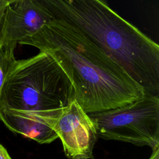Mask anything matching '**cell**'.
Wrapping results in <instances>:
<instances>
[{"instance_id":"6da1fadb","label":"cell","mask_w":159,"mask_h":159,"mask_svg":"<svg viewBox=\"0 0 159 159\" xmlns=\"http://www.w3.org/2000/svg\"><path fill=\"white\" fill-rule=\"evenodd\" d=\"M50 55L71 81L75 100L87 114L116 109L143 96L127 72L77 28L54 18L21 41Z\"/></svg>"},{"instance_id":"7a4b0ae2","label":"cell","mask_w":159,"mask_h":159,"mask_svg":"<svg viewBox=\"0 0 159 159\" xmlns=\"http://www.w3.org/2000/svg\"><path fill=\"white\" fill-rule=\"evenodd\" d=\"M53 16L77 28L144 90L159 96V46L101 0H42Z\"/></svg>"},{"instance_id":"3957f363","label":"cell","mask_w":159,"mask_h":159,"mask_svg":"<svg viewBox=\"0 0 159 159\" xmlns=\"http://www.w3.org/2000/svg\"><path fill=\"white\" fill-rule=\"evenodd\" d=\"M75 99L65 73L50 55L40 52L12 63L2 88L0 109L58 118Z\"/></svg>"},{"instance_id":"277c9868","label":"cell","mask_w":159,"mask_h":159,"mask_svg":"<svg viewBox=\"0 0 159 159\" xmlns=\"http://www.w3.org/2000/svg\"><path fill=\"white\" fill-rule=\"evenodd\" d=\"M98 137L137 146H159V96L145 94L127 105L88 114Z\"/></svg>"},{"instance_id":"5b68a950","label":"cell","mask_w":159,"mask_h":159,"mask_svg":"<svg viewBox=\"0 0 159 159\" xmlns=\"http://www.w3.org/2000/svg\"><path fill=\"white\" fill-rule=\"evenodd\" d=\"M54 130L69 159L93 158L98 138L94 122L75 99L57 119Z\"/></svg>"},{"instance_id":"8992f818","label":"cell","mask_w":159,"mask_h":159,"mask_svg":"<svg viewBox=\"0 0 159 159\" xmlns=\"http://www.w3.org/2000/svg\"><path fill=\"white\" fill-rule=\"evenodd\" d=\"M53 19L42 0H12L0 27V47L15 49Z\"/></svg>"},{"instance_id":"52a82bcc","label":"cell","mask_w":159,"mask_h":159,"mask_svg":"<svg viewBox=\"0 0 159 159\" xmlns=\"http://www.w3.org/2000/svg\"><path fill=\"white\" fill-rule=\"evenodd\" d=\"M58 118L0 109V120L9 130L40 144L50 143L58 138L54 130Z\"/></svg>"},{"instance_id":"ba28073f","label":"cell","mask_w":159,"mask_h":159,"mask_svg":"<svg viewBox=\"0 0 159 159\" xmlns=\"http://www.w3.org/2000/svg\"><path fill=\"white\" fill-rule=\"evenodd\" d=\"M14 50L0 47V97L9 70L16 60L14 57Z\"/></svg>"},{"instance_id":"9c48e42d","label":"cell","mask_w":159,"mask_h":159,"mask_svg":"<svg viewBox=\"0 0 159 159\" xmlns=\"http://www.w3.org/2000/svg\"><path fill=\"white\" fill-rule=\"evenodd\" d=\"M12 0H0V27L2 24V19L8 5L11 2Z\"/></svg>"},{"instance_id":"30bf717a","label":"cell","mask_w":159,"mask_h":159,"mask_svg":"<svg viewBox=\"0 0 159 159\" xmlns=\"http://www.w3.org/2000/svg\"><path fill=\"white\" fill-rule=\"evenodd\" d=\"M0 159H12L7 150L0 143Z\"/></svg>"},{"instance_id":"8fae6325","label":"cell","mask_w":159,"mask_h":159,"mask_svg":"<svg viewBox=\"0 0 159 159\" xmlns=\"http://www.w3.org/2000/svg\"><path fill=\"white\" fill-rule=\"evenodd\" d=\"M149 159H159V146L152 149V153Z\"/></svg>"}]
</instances>
